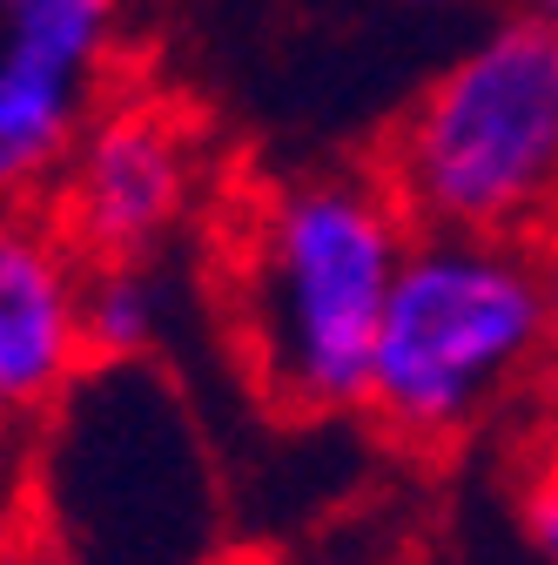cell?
Instances as JSON below:
<instances>
[{"mask_svg":"<svg viewBox=\"0 0 558 565\" xmlns=\"http://www.w3.org/2000/svg\"><path fill=\"white\" fill-rule=\"evenodd\" d=\"M47 182L54 223L88 263L169 256V243L208 195V141L182 108L155 95H101V108L82 121Z\"/></svg>","mask_w":558,"mask_h":565,"instance_id":"5","label":"cell"},{"mask_svg":"<svg viewBox=\"0 0 558 565\" xmlns=\"http://www.w3.org/2000/svg\"><path fill=\"white\" fill-rule=\"evenodd\" d=\"M538 269H545V303H551V350H558V223L538 236Z\"/></svg>","mask_w":558,"mask_h":565,"instance_id":"9","label":"cell"},{"mask_svg":"<svg viewBox=\"0 0 558 565\" xmlns=\"http://www.w3.org/2000/svg\"><path fill=\"white\" fill-rule=\"evenodd\" d=\"M82 276L88 256L67 243L54 209L0 195V431L41 424L47 404L88 371Z\"/></svg>","mask_w":558,"mask_h":565,"instance_id":"7","label":"cell"},{"mask_svg":"<svg viewBox=\"0 0 558 565\" xmlns=\"http://www.w3.org/2000/svg\"><path fill=\"white\" fill-rule=\"evenodd\" d=\"M377 169L417 230L538 243L558 223V28L525 8L458 47Z\"/></svg>","mask_w":558,"mask_h":565,"instance_id":"4","label":"cell"},{"mask_svg":"<svg viewBox=\"0 0 558 565\" xmlns=\"http://www.w3.org/2000/svg\"><path fill=\"white\" fill-rule=\"evenodd\" d=\"M417 223L384 169H297L262 182L229 236V337L256 397L283 417L364 404L371 337Z\"/></svg>","mask_w":558,"mask_h":565,"instance_id":"1","label":"cell"},{"mask_svg":"<svg viewBox=\"0 0 558 565\" xmlns=\"http://www.w3.org/2000/svg\"><path fill=\"white\" fill-rule=\"evenodd\" d=\"M551 364L538 243L417 230L390 276L357 411L397 445L451 451L545 384Z\"/></svg>","mask_w":558,"mask_h":565,"instance_id":"3","label":"cell"},{"mask_svg":"<svg viewBox=\"0 0 558 565\" xmlns=\"http://www.w3.org/2000/svg\"><path fill=\"white\" fill-rule=\"evenodd\" d=\"M182 323V276L169 256H101L82 276V343L88 364L162 358Z\"/></svg>","mask_w":558,"mask_h":565,"instance_id":"8","label":"cell"},{"mask_svg":"<svg viewBox=\"0 0 558 565\" xmlns=\"http://www.w3.org/2000/svg\"><path fill=\"white\" fill-rule=\"evenodd\" d=\"M404 8H444V0H404Z\"/></svg>","mask_w":558,"mask_h":565,"instance_id":"11","label":"cell"},{"mask_svg":"<svg viewBox=\"0 0 558 565\" xmlns=\"http://www.w3.org/2000/svg\"><path fill=\"white\" fill-rule=\"evenodd\" d=\"M121 61V0H0V195L41 189Z\"/></svg>","mask_w":558,"mask_h":565,"instance_id":"6","label":"cell"},{"mask_svg":"<svg viewBox=\"0 0 558 565\" xmlns=\"http://www.w3.org/2000/svg\"><path fill=\"white\" fill-rule=\"evenodd\" d=\"M34 519L54 565H216L229 491L162 358L88 364L41 417Z\"/></svg>","mask_w":558,"mask_h":565,"instance_id":"2","label":"cell"},{"mask_svg":"<svg viewBox=\"0 0 558 565\" xmlns=\"http://www.w3.org/2000/svg\"><path fill=\"white\" fill-rule=\"evenodd\" d=\"M532 14H538V21H551V28H558V0H532Z\"/></svg>","mask_w":558,"mask_h":565,"instance_id":"10","label":"cell"}]
</instances>
